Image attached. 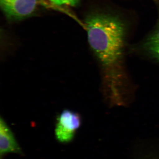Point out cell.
Instances as JSON below:
<instances>
[{
    "mask_svg": "<svg viewBox=\"0 0 159 159\" xmlns=\"http://www.w3.org/2000/svg\"><path fill=\"white\" fill-rule=\"evenodd\" d=\"M88 39L105 73L113 100L121 99L123 83L122 54L125 26L119 18L110 15L95 13L85 20Z\"/></svg>",
    "mask_w": 159,
    "mask_h": 159,
    "instance_id": "6da1fadb",
    "label": "cell"
},
{
    "mask_svg": "<svg viewBox=\"0 0 159 159\" xmlns=\"http://www.w3.org/2000/svg\"><path fill=\"white\" fill-rule=\"evenodd\" d=\"M81 124L79 114L66 110L57 118L55 129V135L57 141L61 143H68L74 139Z\"/></svg>",
    "mask_w": 159,
    "mask_h": 159,
    "instance_id": "7a4b0ae2",
    "label": "cell"
},
{
    "mask_svg": "<svg viewBox=\"0 0 159 159\" xmlns=\"http://www.w3.org/2000/svg\"><path fill=\"white\" fill-rule=\"evenodd\" d=\"M39 3V0H0L4 14L12 20L22 19L31 15Z\"/></svg>",
    "mask_w": 159,
    "mask_h": 159,
    "instance_id": "3957f363",
    "label": "cell"
},
{
    "mask_svg": "<svg viewBox=\"0 0 159 159\" xmlns=\"http://www.w3.org/2000/svg\"><path fill=\"white\" fill-rule=\"evenodd\" d=\"M22 153V150L14 134L2 118L0 119V154Z\"/></svg>",
    "mask_w": 159,
    "mask_h": 159,
    "instance_id": "277c9868",
    "label": "cell"
},
{
    "mask_svg": "<svg viewBox=\"0 0 159 159\" xmlns=\"http://www.w3.org/2000/svg\"><path fill=\"white\" fill-rule=\"evenodd\" d=\"M146 46L150 53L159 59V27L148 39Z\"/></svg>",
    "mask_w": 159,
    "mask_h": 159,
    "instance_id": "5b68a950",
    "label": "cell"
},
{
    "mask_svg": "<svg viewBox=\"0 0 159 159\" xmlns=\"http://www.w3.org/2000/svg\"><path fill=\"white\" fill-rule=\"evenodd\" d=\"M52 3L57 6H76L80 0H50Z\"/></svg>",
    "mask_w": 159,
    "mask_h": 159,
    "instance_id": "8992f818",
    "label": "cell"
}]
</instances>
